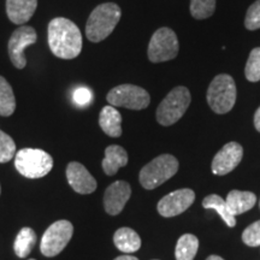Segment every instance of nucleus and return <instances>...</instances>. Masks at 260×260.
<instances>
[{
    "label": "nucleus",
    "instance_id": "23",
    "mask_svg": "<svg viewBox=\"0 0 260 260\" xmlns=\"http://www.w3.org/2000/svg\"><path fill=\"white\" fill-rule=\"evenodd\" d=\"M15 110L16 99L12 87L4 77L0 76V116H11Z\"/></svg>",
    "mask_w": 260,
    "mask_h": 260
},
{
    "label": "nucleus",
    "instance_id": "29",
    "mask_svg": "<svg viewBox=\"0 0 260 260\" xmlns=\"http://www.w3.org/2000/svg\"><path fill=\"white\" fill-rule=\"evenodd\" d=\"M74 102L79 106H87L92 102V92L86 87H80V88L75 89Z\"/></svg>",
    "mask_w": 260,
    "mask_h": 260
},
{
    "label": "nucleus",
    "instance_id": "13",
    "mask_svg": "<svg viewBox=\"0 0 260 260\" xmlns=\"http://www.w3.org/2000/svg\"><path fill=\"white\" fill-rule=\"evenodd\" d=\"M132 195V187L128 182L117 181L107 187L104 194V207L111 216H117L124 209Z\"/></svg>",
    "mask_w": 260,
    "mask_h": 260
},
{
    "label": "nucleus",
    "instance_id": "11",
    "mask_svg": "<svg viewBox=\"0 0 260 260\" xmlns=\"http://www.w3.org/2000/svg\"><path fill=\"white\" fill-rule=\"evenodd\" d=\"M194 200V190L183 188V189H177L165 195L158 203L157 209L160 216L170 218V217L178 216L189 209Z\"/></svg>",
    "mask_w": 260,
    "mask_h": 260
},
{
    "label": "nucleus",
    "instance_id": "12",
    "mask_svg": "<svg viewBox=\"0 0 260 260\" xmlns=\"http://www.w3.org/2000/svg\"><path fill=\"white\" fill-rule=\"evenodd\" d=\"M242 157V146L237 142H229L214 155L212 164H211V170L217 176H224L232 172L241 162Z\"/></svg>",
    "mask_w": 260,
    "mask_h": 260
},
{
    "label": "nucleus",
    "instance_id": "21",
    "mask_svg": "<svg viewBox=\"0 0 260 260\" xmlns=\"http://www.w3.org/2000/svg\"><path fill=\"white\" fill-rule=\"evenodd\" d=\"M203 207L206 210H213L219 214L225 224L229 228H234L236 225V218L230 213L226 206V201L222 199V197L217 194H211L203 200Z\"/></svg>",
    "mask_w": 260,
    "mask_h": 260
},
{
    "label": "nucleus",
    "instance_id": "30",
    "mask_svg": "<svg viewBox=\"0 0 260 260\" xmlns=\"http://www.w3.org/2000/svg\"><path fill=\"white\" fill-rule=\"evenodd\" d=\"M254 125H255V129L258 130V132L260 133V107L255 111V115H254Z\"/></svg>",
    "mask_w": 260,
    "mask_h": 260
},
{
    "label": "nucleus",
    "instance_id": "10",
    "mask_svg": "<svg viewBox=\"0 0 260 260\" xmlns=\"http://www.w3.org/2000/svg\"><path fill=\"white\" fill-rule=\"evenodd\" d=\"M38 40L35 29L29 25H22L12 32L8 44L9 57L12 64L17 69H23L27 65V58L24 56V50L30 45H34Z\"/></svg>",
    "mask_w": 260,
    "mask_h": 260
},
{
    "label": "nucleus",
    "instance_id": "1",
    "mask_svg": "<svg viewBox=\"0 0 260 260\" xmlns=\"http://www.w3.org/2000/svg\"><path fill=\"white\" fill-rule=\"evenodd\" d=\"M48 45L56 57L60 59H74L82 51V34L70 19L53 18L48 24Z\"/></svg>",
    "mask_w": 260,
    "mask_h": 260
},
{
    "label": "nucleus",
    "instance_id": "8",
    "mask_svg": "<svg viewBox=\"0 0 260 260\" xmlns=\"http://www.w3.org/2000/svg\"><path fill=\"white\" fill-rule=\"evenodd\" d=\"M178 40L176 34L170 28H159L152 35L148 45V59L152 63H162L176 58L178 53Z\"/></svg>",
    "mask_w": 260,
    "mask_h": 260
},
{
    "label": "nucleus",
    "instance_id": "5",
    "mask_svg": "<svg viewBox=\"0 0 260 260\" xmlns=\"http://www.w3.org/2000/svg\"><path fill=\"white\" fill-rule=\"evenodd\" d=\"M207 103L211 110L218 115L229 112L236 103L235 81L230 75L220 74L210 83Z\"/></svg>",
    "mask_w": 260,
    "mask_h": 260
},
{
    "label": "nucleus",
    "instance_id": "2",
    "mask_svg": "<svg viewBox=\"0 0 260 260\" xmlns=\"http://www.w3.org/2000/svg\"><path fill=\"white\" fill-rule=\"evenodd\" d=\"M121 16V8L115 3H105L96 6L87 21L86 35L88 40L92 42L105 40L115 30Z\"/></svg>",
    "mask_w": 260,
    "mask_h": 260
},
{
    "label": "nucleus",
    "instance_id": "32",
    "mask_svg": "<svg viewBox=\"0 0 260 260\" xmlns=\"http://www.w3.org/2000/svg\"><path fill=\"white\" fill-rule=\"evenodd\" d=\"M206 260H224V259L222 256H218V255H210Z\"/></svg>",
    "mask_w": 260,
    "mask_h": 260
},
{
    "label": "nucleus",
    "instance_id": "24",
    "mask_svg": "<svg viewBox=\"0 0 260 260\" xmlns=\"http://www.w3.org/2000/svg\"><path fill=\"white\" fill-rule=\"evenodd\" d=\"M216 10V0H190V14L197 19L209 18Z\"/></svg>",
    "mask_w": 260,
    "mask_h": 260
},
{
    "label": "nucleus",
    "instance_id": "26",
    "mask_svg": "<svg viewBox=\"0 0 260 260\" xmlns=\"http://www.w3.org/2000/svg\"><path fill=\"white\" fill-rule=\"evenodd\" d=\"M16 153V144L10 135L0 130V162L4 164L11 160Z\"/></svg>",
    "mask_w": 260,
    "mask_h": 260
},
{
    "label": "nucleus",
    "instance_id": "17",
    "mask_svg": "<svg viewBox=\"0 0 260 260\" xmlns=\"http://www.w3.org/2000/svg\"><path fill=\"white\" fill-rule=\"evenodd\" d=\"M99 125L106 135L119 138L122 135V116L115 106L109 105L99 115Z\"/></svg>",
    "mask_w": 260,
    "mask_h": 260
},
{
    "label": "nucleus",
    "instance_id": "4",
    "mask_svg": "<svg viewBox=\"0 0 260 260\" xmlns=\"http://www.w3.org/2000/svg\"><path fill=\"white\" fill-rule=\"evenodd\" d=\"M178 170V160L171 154H161L149 161L140 171V183L145 189H155L175 176Z\"/></svg>",
    "mask_w": 260,
    "mask_h": 260
},
{
    "label": "nucleus",
    "instance_id": "9",
    "mask_svg": "<svg viewBox=\"0 0 260 260\" xmlns=\"http://www.w3.org/2000/svg\"><path fill=\"white\" fill-rule=\"evenodd\" d=\"M106 99L110 105L130 110H144L151 102L147 90L134 84H121L115 87L107 94Z\"/></svg>",
    "mask_w": 260,
    "mask_h": 260
},
{
    "label": "nucleus",
    "instance_id": "20",
    "mask_svg": "<svg viewBox=\"0 0 260 260\" xmlns=\"http://www.w3.org/2000/svg\"><path fill=\"white\" fill-rule=\"evenodd\" d=\"M37 243V234L31 228H22L16 236L14 249L18 258H27Z\"/></svg>",
    "mask_w": 260,
    "mask_h": 260
},
{
    "label": "nucleus",
    "instance_id": "33",
    "mask_svg": "<svg viewBox=\"0 0 260 260\" xmlns=\"http://www.w3.org/2000/svg\"><path fill=\"white\" fill-rule=\"evenodd\" d=\"M28 260H35V259H28Z\"/></svg>",
    "mask_w": 260,
    "mask_h": 260
},
{
    "label": "nucleus",
    "instance_id": "15",
    "mask_svg": "<svg viewBox=\"0 0 260 260\" xmlns=\"http://www.w3.org/2000/svg\"><path fill=\"white\" fill-rule=\"evenodd\" d=\"M38 0H6V14L12 23H27L35 14Z\"/></svg>",
    "mask_w": 260,
    "mask_h": 260
},
{
    "label": "nucleus",
    "instance_id": "31",
    "mask_svg": "<svg viewBox=\"0 0 260 260\" xmlns=\"http://www.w3.org/2000/svg\"><path fill=\"white\" fill-rule=\"evenodd\" d=\"M115 260H139L136 256H132V255H121L117 256Z\"/></svg>",
    "mask_w": 260,
    "mask_h": 260
},
{
    "label": "nucleus",
    "instance_id": "19",
    "mask_svg": "<svg viewBox=\"0 0 260 260\" xmlns=\"http://www.w3.org/2000/svg\"><path fill=\"white\" fill-rule=\"evenodd\" d=\"M113 242L118 251L125 254L139 251L141 247V239L139 234L130 228H119L113 235Z\"/></svg>",
    "mask_w": 260,
    "mask_h": 260
},
{
    "label": "nucleus",
    "instance_id": "16",
    "mask_svg": "<svg viewBox=\"0 0 260 260\" xmlns=\"http://www.w3.org/2000/svg\"><path fill=\"white\" fill-rule=\"evenodd\" d=\"M226 206L233 216H239L253 209L256 203V195L252 191L232 190L226 197Z\"/></svg>",
    "mask_w": 260,
    "mask_h": 260
},
{
    "label": "nucleus",
    "instance_id": "22",
    "mask_svg": "<svg viewBox=\"0 0 260 260\" xmlns=\"http://www.w3.org/2000/svg\"><path fill=\"white\" fill-rule=\"evenodd\" d=\"M199 249V240L193 234H184L178 239L175 256L176 260H194Z\"/></svg>",
    "mask_w": 260,
    "mask_h": 260
},
{
    "label": "nucleus",
    "instance_id": "28",
    "mask_svg": "<svg viewBox=\"0 0 260 260\" xmlns=\"http://www.w3.org/2000/svg\"><path fill=\"white\" fill-rule=\"evenodd\" d=\"M245 27L248 30L260 29V0H256L254 4H252L247 10Z\"/></svg>",
    "mask_w": 260,
    "mask_h": 260
},
{
    "label": "nucleus",
    "instance_id": "27",
    "mask_svg": "<svg viewBox=\"0 0 260 260\" xmlns=\"http://www.w3.org/2000/svg\"><path fill=\"white\" fill-rule=\"evenodd\" d=\"M242 241L249 247L260 246V220H256L243 230Z\"/></svg>",
    "mask_w": 260,
    "mask_h": 260
},
{
    "label": "nucleus",
    "instance_id": "7",
    "mask_svg": "<svg viewBox=\"0 0 260 260\" xmlns=\"http://www.w3.org/2000/svg\"><path fill=\"white\" fill-rule=\"evenodd\" d=\"M74 234V225L69 220H57L47 228L42 235L40 251L45 256L52 258L61 253L70 242Z\"/></svg>",
    "mask_w": 260,
    "mask_h": 260
},
{
    "label": "nucleus",
    "instance_id": "3",
    "mask_svg": "<svg viewBox=\"0 0 260 260\" xmlns=\"http://www.w3.org/2000/svg\"><path fill=\"white\" fill-rule=\"evenodd\" d=\"M15 167L22 176L41 178L53 168V158L39 148H23L15 155Z\"/></svg>",
    "mask_w": 260,
    "mask_h": 260
},
{
    "label": "nucleus",
    "instance_id": "25",
    "mask_svg": "<svg viewBox=\"0 0 260 260\" xmlns=\"http://www.w3.org/2000/svg\"><path fill=\"white\" fill-rule=\"evenodd\" d=\"M246 79L251 82L260 81V47L251 51L245 68Z\"/></svg>",
    "mask_w": 260,
    "mask_h": 260
},
{
    "label": "nucleus",
    "instance_id": "34",
    "mask_svg": "<svg viewBox=\"0 0 260 260\" xmlns=\"http://www.w3.org/2000/svg\"><path fill=\"white\" fill-rule=\"evenodd\" d=\"M0 191H2V188H0Z\"/></svg>",
    "mask_w": 260,
    "mask_h": 260
},
{
    "label": "nucleus",
    "instance_id": "14",
    "mask_svg": "<svg viewBox=\"0 0 260 260\" xmlns=\"http://www.w3.org/2000/svg\"><path fill=\"white\" fill-rule=\"evenodd\" d=\"M67 178L71 188L79 194H90L98 187L95 178L81 162L77 161L69 162L67 168Z\"/></svg>",
    "mask_w": 260,
    "mask_h": 260
},
{
    "label": "nucleus",
    "instance_id": "18",
    "mask_svg": "<svg viewBox=\"0 0 260 260\" xmlns=\"http://www.w3.org/2000/svg\"><path fill=\"white\" fill-rule=\"evenodd\" d=\"M103 170L109 176L117 174L119 169L128 164V153L121 146L111 145L105 149V158L103 160Z\"/></svg>",
    "mask_w": 260,
    "mask_h": 260
},
{
    "label": "nucleus",
    "instance_id": "6",
    "mask_svg": "<svg viewBox=\"0 0 260 260\" xmlns=\"http://www.w3.org/2000/svg\"><path fill=\"white\" fill-rule=\"evenodd\" d=\"M191 102L189 89L186 87H176L164 98L157 109V121L159 124L169 126L180 121L187 111Z\"/></svg>",
    "mask_w": 260,
    "mask_h": 260
}]
</instances>
